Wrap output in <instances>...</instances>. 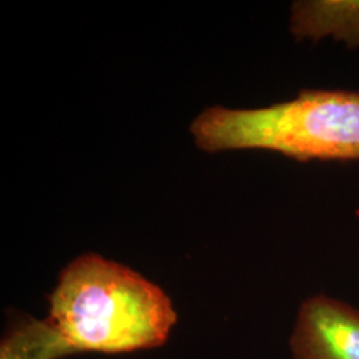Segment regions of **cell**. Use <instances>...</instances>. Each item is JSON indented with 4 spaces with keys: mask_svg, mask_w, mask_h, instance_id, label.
<instances>
[{
    "mask_svg": "<svg viewBox=\"0 0 359 359\" xmlns=\"http://www.w3.org/2000/svg\"><path fill=\"white\" fill-rule=\"evenodd\" d=\"M46 318L77 354H124L165 345L179 317L158 285L126 265L86 253L59 274Z\"/></svg>",
    "mask_w": 359,
    "mask_h": 359,
    "instance_id": "6da1fadb",
    "label": "cell"
},
{
    "mask_svg": "<svg viewBox=\"0 0 359 359\" xmlns=\"http://www.w3.org/2000/svg\"><path fill=\"white\" fill-rule=\"evenodd\" d=\"M205 152L265 149L309 160H359V92L301 90L298 97L257 109L212 107L191 126Z\"/></svg>",
    "mask_w": 359,
    "mask_h": 359,
    "instance_id": "7a4b0ae2",
    "label": "cell"
},
{
    "mask_svg": "<svg viewBox=\"0 0 359 359\" xmlns=\"http://www.w3.org/2000/svg\"><path fill=\"white\" fill-rule=\"evenodd\" d=\"M293 359H359V310L313 295L298 310L290 337Z\"/></svg>",
    "mask_w": 359,
    "mask_h": 359,
    "instance_id": "3957f363",
    "label": "cell"
},
{
    "mask_svg": "<svg viewBox=\"0 0 359 359\" xmlns=\"http://www.w3.org/2000/svg\"><path fill=\"white\" fill-rule=\"evenodd\" d=\"M290 29L297 39L334 36L350 48L359 47V0L295 1Z\"/></svg>",
    "mask_w": 359,
    "mask_h": 359,
    "instance_id": "277c9868",
    "label": "cell"
},
{
    "mask_svg": "<svg viewBox=\"0 0 359 359\" xmlns=\"http://www.w3.org/2000/svg\"><path fill=\"white\" fill-rule=\"evenodd\" d=\"M77 354L47 318L15 316L0 342V359H63Z\"/></svg>",
    "mask_w": 359,
    "mask_h": 359,
    "instance_id": "5b68a950",
    "label": "cell"
}]
</instances>
